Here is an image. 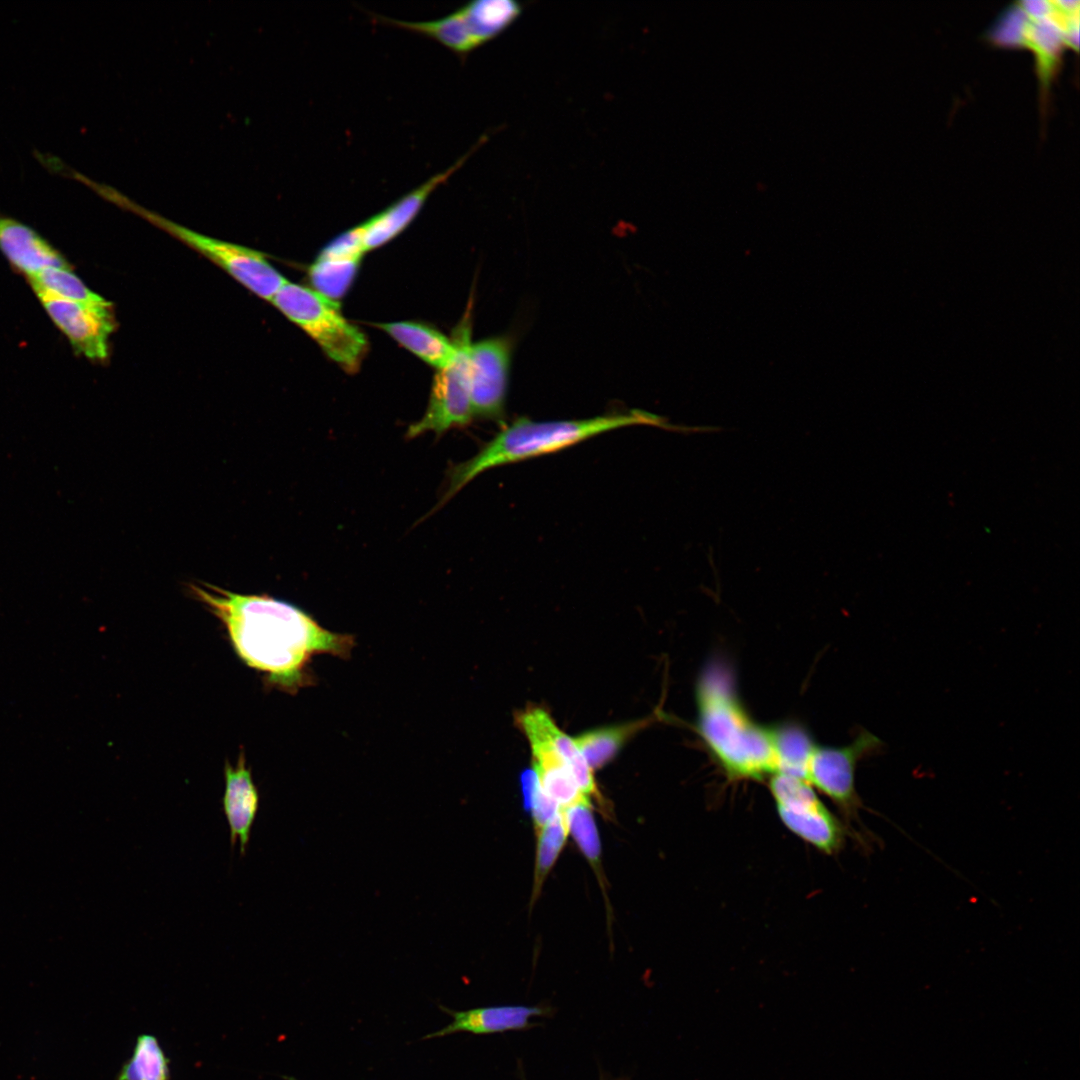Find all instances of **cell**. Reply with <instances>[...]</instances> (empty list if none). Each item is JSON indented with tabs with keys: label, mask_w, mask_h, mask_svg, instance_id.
Segmentation results:
<instances>
[{
	"label": "cell",
	"mask_w": 1080,
	"mask_h": 1080,
	"mask_svg": "<svg viewBox=\"0 0 1080 1080\" xmlns=\"http://www.w3.org/2000/svg\"><path fill=\"white\" fill-rule=\"evenodd\" d=\"M190 590L223 624L240 660L272 687L295 693L310 682L307 666L314 655L348 657L354 646L351 635L328 631L299 607L266 594L211 584Z\"/></svg>",
	"instance_id": "1"
},
{
	"label": "cell",
	"mask_w": 1080,
	"mask_h": 1080,
	"mask_svg": "<svg viewBox=\"0 0 1080 1080\" xmlns=\"http://www.w3.org/2000/svg\"><path fill=\"white\" fill-rule=\"evenodd\" d=\"M696 730L706 750L732 780H764L777 772L774 726L745 709L728 667L709 664L695 690Z\"/></svg>",
	"instance_id": "2"
},
{
	"label": "cell",
	"mask_w": 1080,
	"mask_h": 1080,
	"mask_svg": "<svg viewBox=\"0 0 1080 1080\" xmlns=\"http://www.w3.org/2000/svg\"><path fill=\"white\" fill-rule=\"evenodd\" d=\"M634 425L686 433L694 431L693 427L675 426L659 415L638 409L573 420L534 421L518 418L504 426L472 458L451 467L447 491L441 503L486 470L556 452L599 434Z\"/></svg>",
	"instance_id": "3"
},
{
	"label": "cell",
	"mask_w": 1080,
	"mask_h": 1080,
	"mask_svg": "<svg viewBox=\"0 0 1080 1080\" xmlns=\"http://www.w3.org/2000/svg\"><path fill=\"white\" fill-rule=\"evenodd\" d=\"M271 302L342 369L348 373L359 369L367 352V339L343 316L338 302L288 280Z\"/></svg>",
	"instance_id": "4"
},
{
	"label": "cell",
	"mask_w": 1080,
	"mask_h": 1080,
	"mask_svg": "<svg viewBox=\"0 0 1080 1080\" xmlns=\"http://www.w3.org/2000/svg\"><path fill=\"white\" fill-rule=\"evenodd\" d=\"M523 9L521 3L513 0H476L435 20L378 18L383 24L430 38L464 58L507 30Z\"/></svg>",
	"instance_id": "5"
},
{
	"label": "cell",
	"mask_w": 1080,
	"mask_h": 1080,
	"mask_svg": "<svg viewBox=\"0 0 1080 1080\" xmlns=\"http://www.w3.org/2000/svg\"><path fill=\"white\" fill-rule=\"evenodd\" d=\"M108 199L134 210L185 242L223 268L247 289L267 301H271L287 281L259 251L192 231L139 207L116 190L110 192Z\"/></svg>",
	"instance_id": "6"
},
{
	"label": "cell",
	"mask_w": 1080,
	"mask_h": 1080,
	"mask_svg": "<svg viewBox=\"0 0 1080 1080\" xmlns=\"http://www.w3.org/2000/svg\"><path fill=\"white\" fill-rule=\"evenodd\" d=\"M453 341L455 354L434 376L427 409L422 418L408 428L409 439L430 431L440 436L452 428L468 425L474 417L468 368L471 326L467 316L455 330Z\"/></svg>",
	"instance_id": "7"
},
{
	"label": "cell",
	"mask_w": 1080,
	"mask_h": 1080,
	"mask_svg": "<svg viewBox=\"0 0 1080 1080\" xmlns=\"http://www.w3.org/2000/svg\"><path fill=\"white\" fill-rule=\"evenodd\" d=\"M770 793L782 823L821 852L840 850L845 832L839 820L818 798L805 780L776 773L768 778Z\"/></svg>",
	"instance_id": "8"
},
{
	"label": "cell",
	"mask_w": 1080,
	"mask_h": 1080,
	"mask_svg": "<svg viewBox=\"0 0 1080 1080\" xmlns=\"http://www.w3.org/2000/svg\"><path fill=\"white\" fill-rule=\"evenodd\" d=\"M882 746V741L866 730L845 746L815 744L808 761L806 780L829 797L847 818H855L861 807L855 788L857 764L879 752Z\"/></svg>",
	"instance_id": "9"
},
{
	"label": "cell",
	"mask_w": 1080,
	"mask_h": 1080,
	"mask_svg": "<svg viewBox=\"0 0 1080 1080\" xmlns=\"http://www.w3.org/2000/svg\"><path fill=\"white\" fill-rule=\"evenodd\" d=\"M512 343L499 336L471 342L469 391L473 415L500 420L505 411Z\"/></svg>",
	"instance_id": "10"
},
{
	"label": "cell",
	"mask_w": 1080,
	"mask_h": 1080,
	"mask_svg": "<svg viewBox=\"0 0 1080 1080\" xmlns=\"http://www.w3.org/2000/svg\"><path fill=\"white\" fill-rule=\"evenodd\" d=\"M37 296L76 352L92 360L107 357L108 339L114 329L111 304L89 305L43 293Z\"/></svg>",
	"instance_id": "11"
},
{
	"label": "cell",
	"mask_w": 1080,
	"mask_h": 1080,
	"mask_svg": "<svg viewBox=\"0 0 1080 1080\" xmlns=\"http://www.w3.org/2000/svg\"><path fill=\"white\" fill-rule=\"evenodd\" d=\"M484 143L483 137L447 169L431 176L391 205L359 224L365 252L379 248L403 232L416 218L430 195L445 183Z\"/></svg>",
	"instance_id": "12"
},
{
	"label": "cell",
	"mask_w": 1080,
	"mask_h": 1080,
	"mask_svg": "<svg viewBox=\"0 0 1080 1080\" xmlns=\"http://www.w3.org/2000/svg\"><path fill=\"white\" fill-rule=\"evenodd\" d=\"M439 1008L452 1017V1022L437 1031L427 1034L423 1037L425 1040L459 1032L489 1035L526 1030L537 1025L531 1019L551 1014V1009L543 1005H499L472 1008L464 1011H454L442 1005Z\"/></svg>",
	"instance_id": "13"
},
{
	"label": "cell",
	"mask_w": 1080,
	"mask_h": 1080,
	"mask_svg": "<svg viewBox=\"0 0 1080 1080\" xmlns=\"http://www.w3.org/2000/svg\"><path fill=\"white\" fill-rule=\"evenodd\" d=\"M224 774L225 789L222 807L229 827L230 843L232 848L239 843L240 851L244 854L249 844L260 798L243 751L239 754L235 765L226 762Z\"/></svg>",
	"instance_id": "14"
},
{
	"label": "cell",
	"mask_w": 1080,
	"mask_h": 1080,
	"mask_svg": "<svg viewBox=\"0 0 1080 1080\" xmlns=\"http://www.w3.org/2000/svg\"><path fill=\"white\" fill-rule=\"evenodd\" d=\"M517 721L527 738L546 741L563 761L580 791L589 798L594 797L599 803L602 798L598 792L593 770L587 764L573 738H570L556 725L550 714L540 707H527L518 714Z\"/></svg>",
	"instance_id": "15"
},
{
	"label": "cell",
	"mask_w": 1080,
	"mask_h": 1080,
	"mask_svg": "<svg viewBox=\"0 0 1080 1080\" xmlns=\"http://www.w3.org/2000/svg\"><path fill=\"white\" fill-rule=\"evenodd\" d=\"M0 248L28 278L47 268H70L68 262L28 225L0 213Z\"/></svg>",
	"instance_id": "16"
},
{
	"label": "cell",
	"mask_w": 1080,
	"mask_h": 1080,
	"mask_svg": "<svg viewBox=\"0 0 1080 1080\" xmlns=\"http://www.w3.org/2000/svg\"><path fill=\"white\" fill-rule=\"evenodd\" d=\"M533 756V771L543 792L561 809L587 802L571 773L546 741L528 738Z\"/></svg>",
	"instance_id": "17"
},
{
	"label": "cell",
	"mask_w": 1080,
	"mask_h": 1080,
	"mask_svg": "<svg viewBox=\"0 0 1080 1080\" xmlns=\"http://www.w3.org/2000/svg\"><path fill=\"white\" fill-rule=\"evenodd\" d=\"M376 326L427 364L441 369L453 358L456 345L440 331L420 322L399 321Z\"/></svg>",
	"instance_id": "18"
},
{
	"label": "cell",
	"mask_w": 1080,
	"mask_h": 1080,
	"mask_svg": "<svg viewBox=\"0 0 1080 1080\" xmlns=\"http://www.w3.org/2000/svg\"><path fill=\"white\" fill-rule=\"evenodd\" d=\"M777 772L806 780L808 761L816 743L798 724L774 726ZM775 773V774H776Z\"/></svg>",
	"instance_id": "19"
},
{
	"label": "cell",
	"mask_w": 1080,
	"mask_h": 1080,
	"mask_svg": "<svg viewBox=\"0 0 1080 1080\" xmlns=\"http://www.w3.org/2000/svg\"><path fill=\"white\" fill-rule=\"evenodd\" d=\"M645 725L644 721L590 730L574 741L592 770L612 760L624 743Z\"/></svg>",
	"instance_id": "20"
},
{
	"label": "cell",
	"mask_w": 1080,
	"mask_h": 1080,
	"mask_svg": "<svg viewBox=\"0 0 1080 1080\" xmlns=\"http://www.w3.org/2000/svg\"><path fill=\"white\" fill-rule=\"evenodd\" d=\"M361 258L317 257L308 274L312 289L333 301L343 297L357 274Z\"/></svg>",
	"instance_id": "21"
},
{
	"label": "cell",
	"mask_w": 1080,
	"mask_h": 1080,
	"mask_svg": "<svg viewBox=\"0 0 1080 1080\" xmlns=\"http://www.w3.org/2000/svg\"><path fill=\"white\" fill-rule=\"evenodd\" d=\"M36 292L60 299L89 305H109L100 295L91 291L71 268H47L29 277Z\"/></svg>",
	"instance_id": "22"
},
{
	"label": "cell",
	"mask_w": 1080,
	"mask_h": 1080,
	"mask_svg": "<svg viewBox=\"0 0 1080 1080\" xmlns=\"http://www.w3.org/2000/svg\"><path fill=\"white\" fill-rule=\"evenodd\" d=\"M569 833L563 809L537 835V852L531 905L536 901L543 883L557 860Z\"/></svg>",
	"instance_id": "23"
},
{
	"label": "cell",
	"mask_w": 1080,
	"mask_h": 1080,
	"mask_svg": "<svg viewBox=\"0 0 1080 1080\" xmlns=\"http://www.w3.org/2000/svg\"><path fill=\"white\" fill-rule=\"evenodd\" d=\"M118 1080H169L168 1060L154 1036L138 1037L133 1055L122 1067Z\"/></svg>",
	"instance_id": "24"
},
{
	"label": "cell",
	"mask_w": 1080,
	"mask_h": 1080,
	"mask_svg": "<svg viewBox=\"0 0 1080 1080\" xmlns=\"http://www.w3.org/2000/svg\"><path fill=\"white\" fill-rule=\"evenodd\" d=\"M569 833L595 872L600 871L601 845L590 801L563 809Z\"/></svg>",
	"instance_id": "25"
},
{
	"label": "cell",
	"mask_w": 1080,
	"mask_h": 1080,
	"mask_svg": "<svg viewBox=\"0 0 1080 1080\" xmlns=\"http://www.w3.org/2000/svg\"><path fill=\"white\" fill-rule=\"evenodd\" d=\"M365 253L359 225L329 242L318 255L323 258H362Z\"/></svg>",
	"instance_id": "26"
},
{
	"label": "cell",
	"mask_w": 1080,
	"mask_h": 1080,
	"mask_svg": "<svg viewBox=\"0 0 1080 1080\" xmlns=\"http://www.w3.org/2000/svg\"><path fill=\"white\" fill-rule=\"evenodd\" d=\"M524 806L531 811L536 833L552 820L561 809L553 799L543 792L538 782Z\"/></svg>",
	"instance_id": "27"
},
{
	"label": "cell",
	"mask_w": 1080,
	"mask_h": 1080,
	"mask_svg": "<svg viewBox=\"0 0 1080 1080\" xmlns=\"http://www.w3.org/2000/svg\"><path fill=\"white\" fill-rule=\"evenodd\" d=\"M600 1080H604V1079H603V1078H601ZM618 1080H626V1079H618Z\"/></svg>",
	"instance_id": "28"
},
{
	"label": "cell",
	"mask_w": 1080,
	"mask_h": 1080,
	"mask_svg": "<svg viewBox=\"0 0 1080 1080\" xmlns=\"http://www.w3.org/2000/svg\"><path fill=\"white\" fill-rule=\"evenodd\" d=\"M522 1079H523V1080H525V1078H524V1077H523Z\"/></svg>",
	"instance_id": "29"
}]
</instances>
